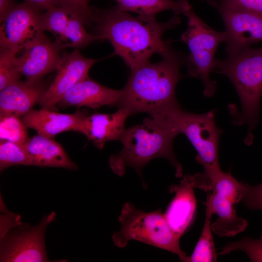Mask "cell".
Instances as JSON below:
<instances>
[{
  "label": "cell",
  "mask_w": 262,
  "mask_h": 262,
  "mask_svg": "<svg viewBox=\"0 0 262 262\" xmlns=\"http://www.w3.org/2000/svg\"><path fill=\"white\" fill-rule=\"evenodd\" d=\"M55 217L51 212L35 226L19 221L12 227L0 231V261L42 262L49 261L45 243V231Z\"/></svg>",
  "instance_id": "ba28073f"
},
{
  "label": "cell",
  "mask_w": 262,
  "mask_h": 262,
  "mask_svg": "<svg viewBox=\"0 0 262 262\" xmlns=\"http://www.w3.org/2000/svg\"><path fill=\"white\" fill-rule=\"evenodd\" d=\"M197 188L195 174L184 175L179 184L170 187L175 196L164 214L171 229L180 238L194 219L196 208L194 189Z\"/></svg>",
  "instance_id": "5bb4252c"
},
{
  "label": "cell",
  "mask_w": 262,
  "mask_h": 262,
  "mask_svg": "<svg viewBox=\"0 0 262 262\" xmlns=\"http://www.w3.org/2000/svg\"><path fill=\"white\" fill-rule=\"evenodd\" d=\"M235 250L244 252L251 262H262V235L257 239L246 237L229 243L221 248L218 255H226Z\"/></svg>",
  "instance_id": "4316f807"
},
{
  "label": "cell",
  "mask_w": 262,
  "mask_h": 262,
  "mask_svg": "<svg viewBox=\"0 0 262 262\" xmlns=\"http://www.w3.org/2000/svg\"><path fill=\"white\" fill-rule=\"evenodd\" d=\"M86 115L85 112L80 110L67 114L42 108L32 109L21 119L27 128L35 130L38 135L52 138L63 132L75 131Z\"/></svg>",
  "instance_id": "ac0fdd59"
},
{
  "label": "cell",
  "mask_w": 262,
  "mask_h": 262,
  "mask_svg": "<svg viewBox=\"0 0 262 262\" xmlns=\"http://www.w3.org/2000/svg\"><path fill=\"white\" fill-rule=\"evenodd\" d=\"M87 24L79 12L66 6L50 8L39 17V28L42 31L50 32L55 38L54 42L60 48H83L94 41L101 39L89 33L84 27Z\"/></svg>",
  "instance_id": "9c48e42d"
},
{
  "label": "cell",
  "mask_w": 262,
  "mask_h": 262,
  "mask_svg": "<svg viewBox=\"0 0 262 262\" xmlns=\"http://www.w3.org/2000/svg\"><path fill=\"white\" fill-rule=\"evenodd\" d=\"M96 35L101 41L107 39L113 45L115 54L121 57L131 71L149 61L157 53L164 56L172 49L162 40L164 32L180 23L179 15L166 22L155 16H133L117 6L99 9L92 7Z\"/></svg>",
  "instance_id": "6da1fadb"
},
{
  "label": "cell",
  "mask_w": 262,
  "mask_h": 262,
  "mask_svg": "<svg viewBox=\"0 0 262 262\" xmlns=\"http://www.w3.org/2000/svg\"><path fill=\"white\" fill-rule=\"evenodd\" d=\"M57 6H66L81 13L86 19L87 24L94 21L92 7L88 5L89 0H55Z\"/></svg>",
  "instance_id": "f546056e"
},
{
  "label": "cell",
  "mask_w": 262,
  "mask_h": 262,
  "mask_svg": "<svg viewBox=\"0 0 262 262\" xmlns=\"http://www.w3.org/2000/svg\"><path fill=\"white\" fill-rule=\"evenodd\" d=\"M213 213L206 207L205 219L199 238L192 254L188 256L187 262H216L215 251L212 233L211 219Z\"/></svg>",
  "instance_id": "603a6c76"
},
{
  "label": "cell",
  "mask_w": 262,
  "mask_h": 262,
  "mask_svg": "<svg viewBox=\"0 0 262 262\" xmlns=\"http://www.w3.org/2000/svg\"><path fill=\"white\" fill-rule=\"evenodd\" d=\"M241 201L248 209L262 213V182L256 185L245 183Z\"/></svg>",
  "instance_id": "f1b7e54d"
},
{
  "label": "cell",
  "mask_w": 262,
  "mask_h": 262,
  "mask_svg": "<svg viewBox=\"0 0 262 262\" xmlns=\"http://www.w3.org/2000/svg\"><path fill=\"white\" fill-rule=\"evenodd\" d=\"M129 115L128 111L123 109H119L112 114L96 113L87 115L80 122L75 131L83 134L101 150L106 142L119 140Z\"/></svg>",
  "instance_id": "2e32d148"
},
{
  "label": "cell",
  "mask_w": 262,
  "mask_h": 262,
  "mask_svg": "<svg viewBox=\"0 0 262 262\" xmlns=\"http://www.w3.org/2000/svg\"><path fill=\"white\" fill-rule=\"evenodd\" d=\"M15 165H33L31 159L22 146L0 141V170Z\"/></svg>",
  "instance_id": "d4e9b609"
},
{
  "label": "cell",
  "mask_w": 262,
  "mask_h": 262,
  "mask_svg": "<svg viewBox=\"0 0 262 262\" xmlns=\"http://www.w3.org/2000/svg\"><path fill=\"white\" fill-rule=\"evenodd\" d=\"M174 108L165 113L150 116L141 124L125 129L119 139L122 148L109 158L110 166L114 173L122 176L126 167L133 168L142 178L146 189L147 185L143 179L142 169L152 160L162 157L168 160L175 168L177 178L182 176V167L173 148V140L180 133L173 115Z\"/></svg>",
  "instance_id": "7a4b0ae2"
},
{
  "label": "cell",
  "mask_w": 262,
  "mask_h": 262,
  "mask_svg": "<svg viewBox=\"0 0 262 262\" xmlns=\"http://www.w3.org/2000/svg\"><path fill=\"white\" fill-rule=\"evenodd\" d=\"M207 176L211 181L212 191L233 205L241 201L245 183L238 181L230 173L224 172L221 169Z\"/></svg>",
  "instance_id": "7402d4cb"
},
{
  "label": "cell",
  "mask_w": 262,
  "mask_h": 262,
  "mask_svg": "<svg viewBox=\"0 0 262 262\" xmlns=\"http://www.w3.org/2000/svg\"><path fill=\"white\" fill-rule=\"evenodd\" d=\"M17 5L14 0H0V23Z\"/></svg>",
  "instance_id": "4dcf8cb0"
},
{
  "label": "cell",
  "mask_w": 262,
  "mask_h": 262,
  "mask_svg": "<svg viewBox=\"0 0 262 262\" xmlns=\"http://www.w3.org/2000/svg\"><path fill=\"white\" fill-rule=\"evenodd\" d=\"M183 14L188 18V28L181 35V40L189 49L186 60L190 75L200 78L204 85L203 95L211 98L214 95L216 82L210 79L215 66V53L220 43L225 42V31L217 32L209 26L194 12L192 7Z\"/></svg>",
  "instance_id": "8992f818"
},
{
  "label": "cell",
  "mask_w": 262,
  "mask_h": 262,
  "mask_svg": "<svg viewBox=\"0 0 262 262\" xmlns=\"http://www.w3.org/2000/svg\"><path fill=\"white\" fill-rule=\"evenodd\" d=\"M0 91L19 81L22 74L16 66V59L17 50L0 47Z\"/></svg>",
  "instance_id": "484cf974"
},
{
  "label": "cell",
  "mask_w": 262,
  "mask_h": 262,
  "mask_svg": "<svg viewBox=\"0 0 262 262\" xmlns=\"http://www.w3.org/2000/svg\"><path fill=\"white\" fill-rule=\"evenodd\" d=\"M213 72L225 75L235 88L242 109L240 113L232 109L230 111L234 124L247 125L248 132L245 143L249 145L260 113L262 94V48L247 47L228 54L224 60L216 59Z\"/></svg>",
  "instance_id": "277c9868"
},
{
  "label": "cell",
  "mask_w": 262,
  "mask_h": 262,
  "mask_svg": "<svg viewBox=\"0 0 262 262\" xmlns=\"http://www.w3.org/2000/svg\"><path fill=\"white\" fill-rule=\"evenodd\" d=\"M40 11L26 0L17 4L0 23V47L18 51L23 49L28 41L41 31Z\"/></svg>",
  "instance_id": "7c38bea8"
},
{
  "label": "cell",
  "mask_w": 262,
  "mask_h": 262,
  "mask_svg": "<svg viewBox=\"0 0 262 262\" xmlns=\"http://www.w3.org/2000/svg\"><path fill=\"white\" fill-rule=\"evenodd\" d=\"M27 128L18 116L12 115L0 116V140L23 146L30 138Z\"/></svg>",
  "instance_id": "cb8c5ba5"
},
{
  "label": "cell",
  "mask_w": 262,
  "mask_h": 262,
  "mask_svg": "<svg viewBox=\"0 0 262 262\" xmlns=\"http://www.w3.org/2000/svg\"><path fill=\"white\" fill-rule=\"evenodd\" d=\"M118 220L120 228L112 235L116 246L124 248L129 241L136 240L170 251L187 262L188 256L180 248V238L173 232L161 209L145 212L127 202Z\"/></svg>",
  "instance_id": "5b68a950"
},
{
  "label": "cell",
  "mask_w": 262,
  "mask_h": 262,
  "mask_svg": "<svg viewBox=\"0 0 262 262\" xmlns=\"http://www.w3.org/2000/svg\"><path fill=\"white\" fill-rule=\"evenodd\" d=\"M121 11L132 12L144 16H155L158 13L167 10L174 14L184 13L191 7L187 0H115Z\"/></svg>",
  "instance_id": "44dd1931"
},
{
  "label": "cell",
  "mask_w": 262,
  "mask_h": 262,
  "mask_svg": "<svg viewBox=\"0 0 262 262\" xmlns=\"http://www.w3.org/2000/svg\"><path fill=\"white\" fill-rule=\"evenodd\" d=\"M48 88L41 80H19L7 86L0 91V116L22 117L39 103Z\"/></svg>",
  "instance_id": "9a60e30c"
},
{
  "label": "cell",
  "mask_w": 262,
  "mask_h": 262,
  "mask_svg": "<svg viewBox=\"0 0 262 262\" xmlns=\"http://www.w3.org/2000/svg\"><path fill=\"white\" fill-rule=\"evenodd\" d=\"M38 8L40 10H47L57 6L55 0H26Z\"/></svg>",
  "instance_id": "1f68e13d"
},
{
  "label": "cell",
  "mask_w": 262,
  "mask_h": 262,
  "mask_svg": "<svg viewBox=\"0 0 262 262\" xmlns=\"http://www.w3.org/2000/svg\"><path fill=\"white\" fill-rule=\"evenodd\" d=\"M21 56L16 57L18 69L26 81H37L45 75L56 70L61 56V49L44 34L39 32L23 48Z\"/></svg>",
  "instance_id": "8fae6325"
},
{
  "label": "cell",
  "mask_w": 262,
  "mask_h": 262,
  "mask_svg": "<svg viewBox=\"0 0 262 262\" xmlns=\"http://www.w3.org/2000/svg\"><path fill=\"white\" fill-rule=\"evenodd\" d=\"M214 110L195 114L178 106L173 110L175 124L180 133L184 134L193 145L197 155L196 161L202 164L204 173L221 169L218 160V144L222 130L216 125Z\"/></svg>",
  "instance_id": "52a82bcc"
},
{
  "label": "cell",
  "mask_w": 262,
  "mask_h": 262,
  "mask_svg": "<svg viewBox=\"0 0 262 262\" xmlns=\"http://www.w3.org/2000/svg\"><path fill=\"white\" fill-rule=\"evenodd\" d=\"M217 10L226 29L228 54L262 41V15L241 11Z\"/></svg>",
  "instance_id": "4fadbf2b"
},
{
  "label": "cell",
  "mask_w": 262,
  "mask_h": 262,
  "mask_svg": "<svg viewBox=\"0 0 262 262\" xmlns=\"http://www.w3.org/2000/svg\"><path fill=\"white\" fill-rule=\"evenodd\" d=\"M211 2L217 9L241 11L262 15V0H219Z\"/></svg>",
  "instance_id": "83f0119b"
},
{
  "label": "cell",
  "mask_w": 262,
  "mask_h": 262,
  "mask_svg": "<svg viewBox=\"0 0 262 262\" xmlns=\"http://www.w3.org/2000/svg\"><path fill=\"white\" fill-rule=\"evenodd\" d=\"M98 60L82 56L78 49L62 56L55 79L40 100L43 108L56 111V105L76 83L88 77L91 67Z\"/></svg>",
  "instance_id": "30bf717a"
},
{
  "label": "cell",
  "mask_w": 262,
  "mask_h": 262,
  "mask_svg": "<svg viewBox=\"0 0 262 262\" xmlns=\"http://www.w3.org/2000/svg\"><path fill=\"white\" fill-rule=\"evenodd\" d=\"M33 166L62 167L76 170L78 165L69 157L63 147L52 138L33 136L23 146Z\"/></svg>",
  "instance_id": "d6986e66"
},
{
  "label": "cell",
  "mask_w": 262,
  "mask_h": 262,
  "mask_svg": "<svg viewBox=\"0 0 262 262\" xmlns=\"http://www.w3.org/2000/svg\"><path fill=\"white\" fill-rule=\"evenodd\" d=\"M160 62H147L131 71L117 106L130 115L146 113L153 116L179 106L175 89L180 78L183 57L171 49Z\"/></svg>",
  "instance_id": "3957f363"
},
{
  "label": "cell",
  "mask_w": 262,
  "mask_h": 262,
  "mask_svg": "<svg viewBox=\"0 0 262 262\" xmlns=\"http://www.w3.org/2000/svg\"><path fill=\"white\" fill-rule=\"evenodd\" d=\"M122 90L103 86L89 77L74 85L58 102L59 107L86 106L92 109L117 105Z\"/></svg>",
  "instance_id": "e0dca14e"
},
{
  "label": "cell",
  "mask_w": 262,
  "mask_h": 262,
  "mask_svg": "<svg viewBox=\"0 0 262 262\" xmlns=\"http://www.w3.org/2000/svg\"><path fill=\"white\" fill-rule=\"evenodd\" d=\"M213 214L218 215L211 224L212 231L220 237H230L244 231L247 226V221L236 215L233 205L215 192L208 195L205 203Z\"/></svg>",
  "instance_id": "ffe728a7"
},
{
  "label": "cell",
  "mask_w": 262,
  "mask_h": 262,
  "mask_svg": "<svg viewBox=\"0 0 262 262\" xmlns=\"http://www.w3.org/2000/svg\"></svg>",
  "instance_id": "d6a6232c"
}]
</instances>
